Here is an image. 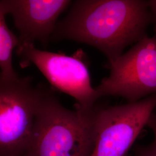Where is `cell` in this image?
<instances>
[{"instance_id":"cell-1","label":"cell","mask_w":156,"mask_h":156,"mask_svg":"<svg viewBox=\"0 0 156 156\" xmlns=\"http://www.w3.org/2000/svg\"><path fill=\"white\" fill-rule=\"evenodd\" d=\"M153 17L147 1L77 0L59 20L51 40H69L100 50L115 61L146 35Z\"/></svg>"},{"instance_id":"cell-2","label":"cell","mask_w":156,"mask_h":156,"mask_svg":"<svg viewBox=\"0 0 156 156\" xmlns=\"http://www.w3.org/2000/svg\"><path fill=\"white\" fill-rule=\"evenodd\" d=\"M92 109H69L54 91L43 85L26 156H91L94 144Z\"/></svg>"},{"instance_id":"cell-3","label":"cell","mask_w":156,"mask_h":156,"mask_svg":"<svg viewBox=\"0 0 156 156\" xmlns=\"http://www.w3.org/2000/svg\"><path fill=\"white\" fill-rule=\"evenodd\" d=\"M31 77L0 73V156H26L42 93Z\"/></svg>"},{"instance_id":"cell-4","label":"cell","mask_w":156,"mask_h":156,"mask_svg":"<svg viewBox=\"0 0 156 156\" xmlns=\"http://www.w3.org/2000/svg\"><path fill=\"white\" fill-rule=\"evenodd\" d=\"M156 108V94L135 102L98 108L91 113V156H126Z\"/></svg>"},{"instance_id":"cell-5","label":"cell","mask_w":156,"mask_h":156,"mask_svg":"<svg viewBox=\"0 0 156 156\" xmlns=\"http://www.w3.org/2000/svg\"><path fill=\"white\" fill-rule=\"evenodd\" d=\"M22 68L33 65L55 89L72 97L75 108L89 111L98 98L90 79L89 71L83 53L67 56L37 49L35 45L24 44L16 48Z\"/></svg>"},{"instance_id":"cell-6","label":"cell","mask_w":156,"mask_h":156,"mask_svg":"<svg viewBox=\"0 0 156 156\" xmlns=\"http://www.w3.org/2000/svg\"><path fill=\"white\" fill-rule=\"evenodd\" d=\"M109 68V75L95 87L98 98L116 96L135 102L156 94V35L140 40Z\"/></svg>"},{"instance_id":"cell-7","label":"cell","mask_w":156,"mask_h":156,"mask_svg":"<svg viewBox=\"0 0 156 156\" xmlns=\"http://www.w3.org/2000/svg\"><path fill=\"white\" fill-rule=\"evenodd\" d=\"M73 1L69 0H0V9L12 16L19 31V45L47 46L58 18Z\"/></svg>"},{"instance_id":"cell-8","label":"cell","mask_w":156,"mask_h":156,"mask_svg":"<svg viewBox=\"0 0 156 156\" xmlns=\"http://www.w3.org/2000/svg\"><path fill=\"white\" fill-rule=\"evenodd\" d=\"M6 15L0 9V73L6 78L19 76L13 66V53L19 45L18 37L9 29Z\"/></svg>"},{"instance_id":"cell-9","label":"cell","mask_w":156,"mask_h":156,"mask_svg":"<svg viewBox=\"0 0 156 156\" xmlns=\"http://www.w3.org/2000/svg\"><path fill=\"white\" fill-rule=\"evenodd\" d=\"M134 156H156V141L149 145L138 146L135 149Z\"/></svg>"},{"instance_id":"cell-10","label":"cell","mask_w":156,"mask_h":156,"mask_svg":"<svg viewBox=\"0 0 156 156\" xmlns=\"http://www.w3.org/2000/svg\"><path fill=\"white\" fill-rule=\"evenodd\" d=\"M147 2L153 17V22L154 23V31L156 34V0L149 1Z\"/></svg>"},{"instance_id":"cell-11","label":"cell","mask_w":156,"mask_h":156,"mask_svg":"<svg viewBox=\"0 0 156 156\" xmlns=\"http://www.w3.org/2000/svg\"><path fill=\"white\" fill-rule=\"evenodd\" d=\"M147 126L149 127L152 130L154 135V140L156 142V115L154 113H153V114L150 117L148 123L147 124Z\"/></svg>"},{"instance_id":"cell-12","label":"cell","mask_w":156,"mask_h":156,"mask_svg":"<svg viewBox=\"0 0 156 156\" xmlns=\"http://www.w3.org/2000/svg\"><path fill=\"white\" fill-rule=\"evenodd\" d=\"M153 113H154V114H155V115H156V109H155V110H154V112H153Z\"/></svg>"}]
</instances>
